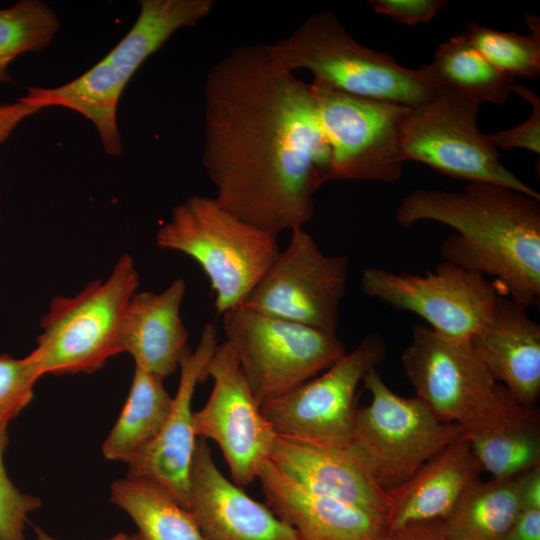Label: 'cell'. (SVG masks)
Instances as JSON below:
<instances>
[{
	"label": "cell",
	"mask_w": 540,
	"mask_h": 540,
	"mask_svg": "<svg viewBox=\"0 0 540 540\" xmlns=\"http://www.w3.org/2000/svg\"><path fill=\"white\" fill-rule=\"evenodd\" d=\"M203 164L218 203L272 234L304 228L329 182L331 150L311 83L265 44L219 60L204 85Z\"/></svg>",
	"instance_id": "6da1fadb"
},
{
	"label": "cell",
	"mask_w": 540,
	"mask_h": 540,
	"mask_svg": "<svg viewBox=\"0 0 540 540\" xmlns=\"http://www.w3.org/2000/svg\"><path fill=\"white\" fill-rule=\"evenodd\" d=\"M409 229L435 221L455 230L440 246L443 261L484 276L526 308L540 300V198L511 188L468 182L461 192L415 189L396 210Z\"/></svg>",
	"instance_id": "7a4b0ae2"
},
{
	"label": "cell",
	"mask_w": 540,
	"mask_h": 540,
	"mask_svg": "<svg viewBox=\"0 0 540 540\" xmlns=\"http://www.w3.org/2000/svg\"><path fill=\"white\" fill-rule=\"evenodd\" d=\"M267 48L288 71L309 70L313 82L354 96L415 107L443 92L428 65L410 69L363 46L329 10Z\"/></svg>",
	"instance_id": "3957f363"
},
{
	"label": "cell",
	"mask_w": 540,
	"mask_h": 540,
	"mask_svg": "<svg viewBox=\"0 0 540 540\" xmlns=\"http://www.w3.org/2000/svg\"><path fill=\"white\" fill-rule=\"evenodd\" d=\"M139 15L121 41L76 79L53 88L30 87L26 98L41 109L74 110L95 126L105 152L122 153L117 125L120 96L145 60L179 29L195 26L212 10V0H141Z\"/></svg>",
	"instance_id": "277c9868"
},
{
	"label": "cell",
	"mask_w": 540,
	"mask_h": 540,
	"mask_svg": "<svg viewBox=\"0 0 540 540\" xmlns=\"http://www.w3.org/2000/svg\"><path fill=\"white\" fill-rule=\"evenodd\" d=\"M156 244L199 264L215 292L217 315L245 301L280 251L277 237L202 195L173 208L157 231Z\"/></svg>",
	"instance_id": "5b68a950"
},
{
	"label": "cell",
	"mask_w": 540,
	"mask_h": 540,
	"mask_svg": "<svg viewBox=\"0 0 540 540\" xmlns=\"http://www.w3.org/2000/svg\"><path fill=\"white\" fill-rule=\"evenodd\" d=\"M138 285L133 258L123 254L106 280L90 282L74 297L55 296L31 352L42 376L90 374L122 352L124 317Z\"/></svg>",
	"instance_id": "8992f818"
},
{
	"label": "cell",
	"mask_w": 540,
	"mask_h": 540,
	"mask_svg": "<svg viewBox=\"0 0 540 540\" xmlns=\"http://www.w3.org/2000/svg\"><path fill=\"white\" fill-rule=\"evenodd\" d=\"M222 324L259 405L325 371L348 351L337 333L236 306Z\"/></svg>",
	"instance_id": "52a82bcc"
},
{
	"label": "cell",
	"mask_w": 540,
	"mask_h": 540,
	"mask_svg": "<svg viewBox=\"0 0 540 540\" xmlns=\"http://www.w3.org/2000/svg\"><path fill=\"white\" fill-rule=\"evenodd\" d=\"M363 383L371 401L356 410L352 445L386 491L404 483L465 433L461 425L438 419L416 396L396 394L376 368Z\"/></svg>",
	"instance_id": "ba28073f"
},
{
	"label": "cell",
	"mask_w": 540,
	"mask_h": 540,
	"mask_svg": "<svg viewBox=\"0 0 540 540\" xmlns=\"http://www.w3.org/2000/svg\"><path fill=\"white\" fill-rule=\"evenodd\" d=\"M481 104L452 91L409 107L402 124L404 162H422L439 173L505 186L529 196L540 194L507 169L490 135L476 124Z\"/></svg>",
	"instance_id": "9c48e42d"
},
{
	"label": "cell",
	"mask_w": 540,
	"mask_h": 540,
	"mask_svg": "<svg viewBox=\"0 0 540 540\" xmlns=\"http://www.w3.org/2000/svg\"><path fill=\"white\" fill-rule=\"evenodd\" d=\"M387 352L383 336L369 333L320 376L260 405L261 413L278 435L325 447H348L358 385L386 359Z\"/></svg>",
	"instance_id": "30bf717a"
},
{
	"label": "cell",
	"mask_w": 540,
	"mask_h": 540,
	"mask_svg": "<svg viewBox=\"0 0 540 540\" xmlns=\"http://www.w3.org/2000/svg\"><path fill=\"white\" fill-rule=\"evenodd\" d=\"M331 150L329 181L394 182L401 178L402 124L409 107L311 83Z\"/></svg>",
	"instance_id": "8fae6325"
},
{
	"label": "cell",
	"mask_w": 540,
	"mask_h": 540,
	"mask_svg": "<svg viewBox=\"0 0 540 540\" xmlns=\"http://www.w3.org/2000/svg\"><path fill=\"white\" fill-rule=\"evenodd\" d=\"M360 288L396 310L420 316L435 332L465 342L488 322L502 295L486 276L446 261L424 275L368 267Z\"/></svg>",
	"instance_id": "7c38bea8"
},
{
	"label": "cell",
	"mask_w": 540,
	"mask_h": 540,
	"mask_svg": "<svg viewBox=\"0 0 540 540\" xmlns=\"http://www.w3.org/2000/svg\"><path fill=\"white\" fill-rule=\"evenodd\" d=\"M348 270L346 256L324 254L312 235L298 228L241 305L337 333Z\"/></svg>",
	"instance_id": "4fadbf2b"
},
{
	"label": "cell",
	"mask_w": 540,
	"mask_h": 540,
	"mask_svg": "<svg viewBox=\"0 0 540 540\" xmlns=\"http://www.w3.org/2000/svg\"><path fill=\"white\" fill-rule=\"evenodd\" d=\"M211 379L210 396L193 412L197 437L218 445L238 486L251 484L270 459L276 432L260 410L236 353L228 341L218 344L201 375Z\"/></svg>",
	"instance_id": "5bb4252c"
},
{
	"label": "cell",
	"mask_w": 540,
	"mask_h": 540,
	"mask_svg": "<svg viewBox=\"0 0 540 540\" xmlns=\"http://www.w3.org/2000/svg\"><path fill=\"white\" fill-rule=\"evenodd\" d=\"M400 360L415 396L443 422L465 430L494 400L498 382L470 342L415 324Z\"/></svg>",
	"instance_id": "9a60e30c"
},
{
	"label": "cell",
	"mask_w": 540,
	"mask_h": 540,
	"mask_svg": "<svg viewBox=\"0 0 540 540\" xmlns=\"http://www.w3.org/2000/svg\"><path fill=\"white\" fill-rule=\"evenodd\" d=\"M218 345L216 326L206 323L198 345L182 358L177 392L156 437L128 465L129 478L147 481L189 508L190 473L197 443L191 408L195 388Z\"/></svg>",
	"instance_id": "2e32d148"
},
{
	"label": "cell",
	"mask_w": 540,
	"mask_h": 540,
	"mask_svg": "<svg viewBox=\"0 0 540 540\" xmlns=\"http://www.w3.org/2000/svg\"><path fill=\"white\" fill-rule=\"evenodd\" d=\"M205 540H302L298 532L264 504L227 479L205 439H197L189 508Z\"/></svg>",
	"instance_id": "e0dca14e"
},
{
	"label": "cell",
	"mask_w": 540,
	"mask_h": 540,
	"mask_svg": "<svg viewBox=\"0 0 540 540\" xmlns=\"http://www.w3.org/2000/svg\"><path fill=\"white\" fill-rule=\"evenodd\" d=\"M257 479L267 506L302 540H384L387 535L385 515L312 492L270 459Z\"/></svg>",
	"instance_id": "ac0fdd59"
},
{
	"label": "cell",
	"mask_w": 540,
	"mask_h": 540,
	"mask_svg": "<svg viewBox=\"0 0 540 540\" xmlns=\"http://www.w3.org/2000/svg\"><path fill=\"white\" fill-rule=\"evenodd\" d=\"M270 461L312 492L383 514L389 496L352 445L334 448L276 435Z\"/></svg>",
	"instance_id": "d6986e66"
},
{
	"label": "cell",
	"mask_w": 540,
	"mask_h": 540,
	"mask_svg": "<svg viewBox=\"0 0 540 540\" xmlns=\"http://www.w3.org/2000/svg\"><path fill=\"white\" fill-rule=\"evenodd\" d=\"M528 308L503 294L471 347L496 382L527 407L540 396V325Z\"/></svg>",
	"instance_id": "ffe728a7"
},
{
	"label": "cell",
	"mask_w": 540,
	"mask_h": 540,
	"mask_svg": "<svg viewBox=\"0 0 540 540\" xmlns=\"http://www.w3.org/2000/svg\"><path fill=\"white\" fill-rule=\"evenodd\" d=\"M483 472L466 433L426 461L408 480L388 490V531L444 519Z\"/></svg>",
	"instance_id": "44dd1931"
},
{
	"label": "cell",
	"mask_w": 540,
	"mask_h": 540,
	"mask_svg": "<svg viewBox=\"0 0 540 540\" xmlns=\"http://www.w3.org/2000/svg\"><path fill=\"white\" fill-rule=\"evenodd\" d=\"M186 283L179 278L159 293L142 291L131 297L122 329V352L138 367L161 379L173 374L191 349L180 309Z\"/></svg>",
	"instance_id": "7402d4cb"
},
{
	"label": "cell",
	"mask_w": 540,
	"mask_h": 540,
	"mask_svg": "<svg viewBox=\"0 0 540 540\" xmlns=\"http://www.w3.org/2000/svg\"><path fill=\"white\" fill-rule=\"evenodd\" d=\"M483 471L516 476L540 466V417L500 383L492 404L465 429Z\"/></svg>",
	"instance_id": "603a6c76"
},
{
	"label": "cell",
	"mask_w": 540,
	"mask_h": 540,
	"mask_svg": "<svg viewBox=\"0 0 540 540\" xmlns=\"http://www.w3.org/2000/svg\"><path fill=\"white\" fill-rule=\"evenodd\" d=\"M521 474L474 483L443 519L449 540H503L522 508Z\"/></svg>",
	"instance_id": "cb8c5ba5"
},
{
	"label": "cell",
	"mask_w": 540,
	"mask_h": 540,
	"mask_svg": "<svg viewBox=\"0 0 540 540\" xmlns=\"http://www.w3.org/2000/svg\"><path fill=\"white\" fill-rule=\"evenodd\" d=\"M172 401L163 379L135 367L126 403L102 445L104 457L128 464L159 433Z\"/></svg>",
	"instance_id": "d4e9b609"
},
{
	"label": "cell",
	"mask_w": 540,
	"mask_h": 540,
	"mask_svg": "<svg viewBox=\"0 0 540 540\" xmlns=\"http://www.w3.org/2000/svg\"><path fill=\"white\" fill-rule=\"evenodd\" d=\"M443 91H452L480 104H503L516 81L490 64L470 43L464 31L440 44L428 64Z\"/></svg>",
	"instance_id": "484cf974"
},
{
	"label": "cell",
	"mask_w": 540,
	"mask_h": 540,
	"mask_svg": "<svg viewBox=\"0 0 540 540\" xmlns=\"http://www.w3.org/2000/svg\"><path fill=\"white\" fill-rule=\"evenodd\" d=\"M110 499L131 517L141 540H205L193 514L147 481L118 479Z\"/></svg>",
	"instance_id": "4316f807"
},
{
	"label": "cell",
	"mask_w": 540,
	"mask_h": 540,
	"mask_svg": "<svg viewBox=\"0 0 540 540\" xmlns=\"http://www.w3.org/2000/svg\"><path fill=\"white\" fill-rule=\"evenodd\" d=\"M59 27L56 12L40 0H20L0 9V84L11 81L7 68L17 56L46 49Z\"/></svg>",
	"instance_id": "83f0119b"
},
{
	"label": "cell",
	"mask_w": 540,
	"mask_h": 540,
	"mask_svg": "<svg viewBox=\"0 0 540 540\" xmlns=\"http://www.w3.org/2000/svg\"><path fill=\"white\" fill-rule=\"evenodd\" d=\"M530 33L519 35L470 22L464 33L474 48L494 67L511 77L536 78L540 74V22L527 14Z\"/></svg>",
	"instance_id": "f1b7e54d"
},
{
	"label": "cell",
	"mask_w": 540,
	"mask_h": 540,
	"mask_svg": "<svg viewBox=\"0 0 540 540\" xmlns=\"http://www.w3.org/2000/svg\"><path fill=\"white\" fill-rule=\"evenodd\" d=\"M41 376L31 353L21 359L0 355V429H7L9 422L30 403L34 385Z\"/></svg>",
	"instance_id": "f546056e"
},
{
	"label": "cell",
	"mask_w": 540,
	"mask_h": 540,
	"mask_svg": "<svg viewBox=\"0 0 540 540\" xmlns=\"http://www.w3.org/2000/svg\"><path fill=\"white\" fill-rule=\"evenodd\" d=\"M7 445V429H0V540H25L28 516L41 507L42 501L20 492L8 477L3 463Z\"/></svg>",
	"instance_id": "4dcf8cb0"
},
{
	"label": "cell",
	"mask_w": 540,
	"mask_h": 540,
	"mask_svg": "<svg viewBox=\"0 0 540 540\" xmlns=\"http://www.w3.org/2000/svg\"><path fill=\"white\" fill-rule=\"evenodd\" d=\"M513 92L526 99L532 106L530 116L518 126L490 134L491 140L498 148H522L540 153V98L531 89L515 84Z\"/></svg>",
	"instance_id": "1f68e13d"
},
{
	"label": "cell",
	"mask_w": 540,
	"mask_h": 540,
	"mask_svg": "<svg viewBox=\"0 0 540 540\" xmlns=\"http://www.w3.org/2000/svg\"><path fill=\"white\" fill-rule=\"evenodd\" d=\"M369 4L378 14L395 21L415 25L432 20L446 5L443 0H370Z\"/></svg>",
	"instance_id": "d6a6232c"
},
{
	"label": "cell",
	"mask_w": 540,
	"mask_h": 540,
	"mask_svg": "<svg viewBox=\"0 0 540 540\" xmlns=\"http://www.w3.org/2000/svg\"><path fill=\"white\" fill-rule=\"evenodd\" d=\"M384 540H449L442 519L416 521L388 531Z\"/></svg>",
	"instance_id": "836d02e7"
},
{
	"label": "cell",
	"mask_w": 540,
	"mask_h": 540,
	"mask_svg": "<svg viewBox=\"0 0 540 540\" xmlns=\"http://www.w3.org/2000/svg\"><path fill=\"white\" fill-rule=\"evenodd\" d=\"M40 110L25 96L13 103L0 104V144L6 141L20 122Z\"/></svg>",
	"instance_id": "e575fe53"
},
{
	"label": "cell",
	"mask_w": 540,
	"mask_h": 540,
	"mask_svg": "<svg viewBox=\"0 0 540 540\" xmlns=\"http://www.w3.org/2000/svg\"><path fill=\"white\" fill-rule=\"evenodd\" d=\"M503 540H540V508H521Z\"/></svg>",
	"instance_id": "d590c367"
},
{
	"label": "cell",
	"mask_w": 540,
	"mask_h": 540,
	"mask_svg": "<svg viewBox=\"0 0 540 540\" xmlns=\"http://www.w3.org/2000/svg\"><path fill=\"white\" fill-rule=\"evenodd\" d=\"M520 499L522 508H540V466L521 474Z\"/></svg>",
	"instance_id": "8d00e7d4"
},
{
	"label": "cell",
	"mask_w": 540,
	"mask_h": 540,
	"mask_svg": "<svg viewBox=\"0 0 540 540\" xmlns=\"http://www.w3.org/2000/svg\"><path fill=\"white\" fill-rule=\"evenodd\" d=\"M33 529L36 533V536H37V539L38 540H58L54 537H52L51 535H49L47 532H45L43 529L37 527V526H33ZM128 537L129 535H127L126 533H117L105 540H128Z\"/></svg>",
	"instance_id": "74e56055"
},
{
	"label": "cell",
	"mask_w": 540,
	"mask_h": 540,
	"mask_svg": "<svg viewBox=\"0 0 540 540\" xmlns=\"http://www.w3.org/2000/svg\"><path fill=\"white\" fill-rule=\"evenodd\" d=\"M128 540H141L138 534L132 535L128 537Z\"/></svg>",
	"instance_id": "f35d334b"
}]
</instances>
